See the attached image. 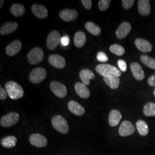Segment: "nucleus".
Masks as SVG:
<instances>
[{
    "instance_id": "nucleus-1",
    "label": "nucleus",
    "mask_w": 155,
    "mask_h": 155,
    "mask_svg": "<svg viewBox=\"0 0 155 155\" xmlns=\"http://www.w3.org/2000/svg\"><path fill=\"white\" fill-rule=\"evenodd\" d=\"M5 90L12 100H18L24 95L22 87L16 82L9 81L5 84Z\"/></svg>"
},
{
    "instance_id": "nucleus-30",
    "label": "nucleus",
    "mask_w": 155,
    "mask_h": 155,
    "mask_svg": "<svg viewBox=\"0 0 155 155\" xmlns=\"http://www.w3.org/2000/svg\"><path fill=\"white\" fill-rule=\"evenodd\" d=\"M140 60L145 66L151 69L155 70V59L147 55H141Z\"/></svg>"
},
{
    "instance_id": "nucleus-16",
    "label": "nucleus",
    "mask_w": 155,
    "mask_h": 155,
    "mask_svg": "<svg viewBox=\"0 0 155 155\" xmlns=\"http://www.w3.org/2000/svg\"><path fill=\"white\" fill-rule=\"evenodd\" d=\"M134 43L137 49L144 53L150 52L153 49V46L151 43L148 41L142 38L136 39Z\"/></svg>"
},
{
    "instance_id": "nucleus-13",
    "label": "nucleus",
    "mask_w": 155,
    "mask_h": 155,
    "mask_svg": "<svg viewBox=\"0 0 155 155\" xmlns=\"http://www.w3.org/2000/svg\"><path fill=\"white\" fill-rule=\"evenodd\" d=\"M131 25L129 22L125 21L121 23L117 28L116 32L117 38L118 39H124L127 36L131 31Z\"/></svg>"
},
{
    "instance_id": "nucleus-21",
    "label": "nucleus",
    "mask_w": 155,
    "mask_h": 155,
    "mask_svg": "<svg viewBox=\"0 0 155 155\" xmlns=\"http://www.w3.org/2000/svg\"><path fill=\"white\" fill-rule=\"evenodd\" d=\"M68 107L70 111L76 116H81L85 113V110L83 106L75 101H69Z\"/></svg>"
},
{
    "instance_id": "nucleus-8",
    "label": "nucleus",
    "mask_w": 155,
    "mask_h": 155,
    "mask_svg": "<svg viewBox=\"0 0 155 155\" xmlns=\"http://www.w3.org/2000/svg\"><path fill=\"white\" fill-rule=\"evenodd\" d=\"M51 91L59 98H64L67 94V90L65 85L57 81H53L50 83Z\"/></svg>"
},
{
    "instance_id": "nucleus-12",
    "label": "nucleus",
    "mask_w": 155,
    "mask_h": 155,
    "mask_svg": "<svg viewBox=\"0 0 155 155\" xmlns=\"http://www.w3.org/2000/svg\"><path fill=\"white\" fill-rule=\"evenodd\" d=\"M21 48V41L18 40H15L6 47V54L9 56H14L20 52Z\"/></svg>"
},
{
    "instance_id": "nucleus-33",
    "label": "nucleus",
    "mask_w": 155,
    "mask_h": 155,
    "mask_svg": "<svg viewBox=\"0 0 155 155\" xmlns=\"http://www.w3.org/2000/svg\"><path fill=\"white\" fill-rule=\"evenodd\" d=\"M111 0H100L98 2V8L100 11H105L110 5Z\"/></svg>"
},
{
    "instance_id": "nucleus-5",
    "label": "nucleus",
    "mask_w": 155,
    "mask_h": 155,
    "mask_svg": "<svg viewBox=\"0 0 155 155\" xmlns=\"http://www.w3.org/2000/svg\"><path fill=\"white\" fill-rule=\"evenodd\" d=\"M47 77V71L44 68L38 67L31 71L29 76V79L31 83L38 84L44 81Z\"/></svg>"
},
{
    "instance_id": "nucleus-28",
    "label": "nucleus",
    "mask_w": 155,
    "mask_h": 155,
    "mask_svg": "<svg viewBox=\"0 0 155 155\" xmlns=\"http://www.w3.org/2000/svg\"><path fill=\"white\" fill-rule=\"evenodd\" d=\"M85 28L87 31L91 33V35L97 36H99L101 33V29L100 27L95 24V23L91 21H88L84 25Z\"/></svg>"
},
{
    "instance_id": "nucleus-29",
    "label": "nucleus",
    "mask_w": 155,
    "mask_h": 155,
    "mask_svg": "<svg viewBox=\"0 0 155 155\" xmlns=\"http://www.w3.org/2000/svg\"><path fill=\"white\" fill-rule=\"evenodd\" d=\"M136 128L139 134L142 136H145L149 133L148 126L144 120H139L136 122Z\"/></svg>"
},
{
    "instance_id": "nucleus-15",
    "label": "nucleus",
    "mask_w": 155,
    "mask_h": 155,
    "mask_svg": "<svg viewBox=\"0 0 155 155\" xmlns=\"http://www.w3.org/2000/svg\"><path fill=\"white\" fill-rule=\"evenodd\" d=\"M31 10L33 15L40 19H44L48 16V10L45 6L35 4L31 6Z\"/></svg>"
},
{
    "instance_id": "nucleus-7",
    "label": "nucleus",
    "mask_w": 155,
    "mask_h": 155,
    "mask_svg": "<svg viewBox=\"0 0 155 155\" xmlns=\"http://www.w3.org/2000/svg\"><path fill=\"white\" fill-rule=\"evenodd\" d=\"M61 41V34L56 30H53L48 34L47 39V47L50 50H54Z\"/></svg>"
},
{
    "instance_id": "nucleus-41",
    "label": "nucleus",
    "mask_w": 155,
    "mask_h": 155,
    "mask_svg": "<svg viewBox=\"0 0 155 155\" xmlns=\"http://www.w3.org/2000/svg\"><path fill=\"white\" fill-rule=\"evenodd\" d=\"M0 4H1V5H0V9H1V8H2V7L3 4H4V1H3V0H1V1H0Z\"/></svg>"
},
{
    "instance_id": "nucleus-9",
    "label": "nucleus",
    "mask_w": 155,
    "mask_h": 155,
    "mask_svg": "<svg viewBox=\"0 0 155 155\" xmlns=\"http://www.w3.org/2000/svg\"><path fill=\"white\" fill-rule=\"evenodd\" d=\"M135 132V127L132 122L129 121H124L119 127L118 133L122 137L132 135Z\"/></svg>"
},
{
    "instance_id": "nucleus-6",
    "label": "nucleus",
    "mask_w": 155,
    "mask_h": 155,
    "mask_svg": "<svg viewBox=\"0 0 155 155\" xmlns=\"http://www.w3.org/2000/svg\"><path fill=\"white\" fill-rule=\"evenodd\" d=\"M28 61L32 65L37 64L43 61L44 52L40 47H35L30 51L27 55Z\"/></svg>"
},
{
    "instance_id": "nucleus-11",
    "label": "nucleus",
    "mask_w": 155,
    "mask_h": 155,
    "mask_svg": "<svg viewBox=\"0 0 155 155\" xmlns=\"http://www.w3.org/2000/svg\"><path fill=\"white\" fill-rule=\"evenodd\" d=\"M59 16L66 22H70L76 20L78 16V12L72 9H64L59 12Z\"/></svg>"
},
{
    "instance_id": "nucleus-42",
    "label": "nucleus",
    "mask_w": 155,
    "mask_h": 155,
    "mask_svg": "<svg viewBox=\"0 0 155 155\" xmlns=\"http://www.w3.org/2000/svg\"><path fill=\"white\" fill-rule=\"evenodd\" d=\"M153 94H154V95H155V89L154 90V91H153Z\"/></svg>"
},
{
    "instance_id": "nucleus-37",
    "label": "nucleus",
    "mask_w": 155,
    "mask_h": 155,
    "mask_svg": "<svg viewBox=\"0 0 155 155\" xmlns=\"http://www.w3.org/2000/svg\"><path fill=\"white\" fill-rule=\"evenodd\" d=\"M8 93L6 90L4 89L1 86H0V100H5L7 98Z\"/></svg>"
},
{
    "instance_id": "nucleus-39",
    "label": "nucleus",
    "mask_w": 155,
    "mask_h": 155,
    "mask_svg": "<svg viewBox=\"0 0 155 155\" xmlns=\"http://www.w3.org/2000/svg\"><path fill=\"white\" fill-rule=\"evenodd\" d=\"M148 83L150 86L155 87V74L150 76L148 79Z\"/></svg>"
},
{
    "instance_id": "nucleus-2",
    "label": "nucleus",
    "mask_w": 155,
    "mask_h": 155,
    "mask_svg": "<svg viewBox=\"0 0 155 155\" xmlns=\"http://www.w3.org/2000/svg\"><path fill=\"white\" fill-rule=\"evenodd\" d=\"M96 71L104 77L109 76H114L120 77L121 76V71L116 67L112 66L109 64H100L95 67Z\"/></svg>"
},
{
    "instance_id": "nucleus-3",
    "label": "nucleus",
    "mask_w": 155,
    "mask_h": 155,
    "mask_svg": "<svg viewBox=\"0 0 155 155\" xmlns=\"http://www.w3.org/2000/svg\"><path fill=\"white\" fill-rule=\"evenodd\" d=\"M54 128L62 134H67L69 131V127L66 120L60 115L53 117L51 120Z\"/></svg>"
},
{
    "instance_id": "nucleus-14",
    "label": "nucleus",
    "mask_w": 155,
    "mask_h": 155,
    "mask_svg": "<svg viewBox=\"0 0 155 155\" xmlns=\"http://www.w3.org/2000/svg\"><path fill=\"white\" fill-rule=\"evenodd\" d=\"M48 61L52 66L58 69L64 68L66 64L65 59L58 54L51 55L48 58Z\"/></svg>"
},
{
    "instance_id": "nucleus-17",
    "label": "nucleus",
    "mask_w": 155,
    "mask_h": 155,
    "mask_svg": "<svg viewBox=\"0 0 155 155\" xmlns=\"http://www.w3.org/2000/svg\"><path fill=\"white\" fill-rule=\"evenodd\" d=\"M18 27V24L14 21H8L3 24L0 27V34L6 35L15 32Z\"/></svg>"
},
{
    "instance_id": "nucleus-26",
    "label": "nucleus",
    "mask_w": 155,
    "mask_h": 155,
    "mask_svg": "<svg viewBox=\"0 0 155 155\" xmlns=\"http://www.w3.org/2000/svg\"><path fill=\"white\" fill-rule=\"evenodd\" d=\"M104 81L106 84L111 89L116 90L119 87L120 79L118 77L114 76H109L104 77Z\"/></svg>"
},
{
    "instance_id": "nucleus-23",
    "label": "nucleus",
    "mask_w": 155,
    "mask_h": 155,
    "mask_svg": "<svg viewBox=\"0 0 155 155\" xmlns=\"http://www.w3.org/2000/svg\"><path fill=\"white\" fill-rule=\"evenodd\" d=\"M122 118L121 113L120 111L113 109L111 110L109 116V123L111 127H116L120 122Z\"/></svg>"
},
{
    "instance_id": "nucleus-27",
    "label": "nucleus",
    "mask_w": 155,
    "mask_h": 155,
    "mask_svg": "<svg viewBox=\"0 0 155 155\" xmlns=\"http://www.w3.org/2000/svg\"><path fill=\"white\" fill-rule=\"evenodd\" d=\"M17 139L15 136H9L4 137L1 141V144L2 147L7 148H11L16 146Z\"/></svg>"
},
{
    "instance_id": "nucleus-20",
    "label": "nucleus",
    "mask_w": 155,
    "mask_h": 155,
    "mask_svg": "<svg viewBox=\"0 0 155 155\" xmlns=\"http://www.w3.org/2000/svg\"><path fill=\"white\" fill-rule=\"evenodd\" d=\"M75 90L77 94L82 98L87 99L90 96L89 89L83 83L77 82L75 84Z\"/></svg>"
},
{
    "instance_id": "nucleus-10",
    "label": "nucleus",
    "mask_w": 155,
    "mask_h": 155,
    "mask_svg": "<svg viewBox=\"0 0 155 155\" xmlns=\"http://www.w3.org/2000/svg\"><path fill=\"white\" fill-rule=\"evenodd\" d=\"M29 141L33 146L39 148L45 147L48 143L47 140L45 136L39 133L31 134L29 137Z\"/></svg>"
},
{
    "instance_id": "nucleus-24",
    "label": "nucleus",
    "mask_w": 155,
    "mask_h": 155,
    "mask_svg": "<svg viewBox=\"0 0 155 155\" xmlns=\"http://www.w3.org/2000/svg\"><path fill=\"white\" fill-rule=\"evenodd\" d=\"M10 12L14 16L21 17L25 13V8L21 4H13L10 7Z\"/></svg>"
},
{
    "instance_id": "nucleus-22",
    "label": "nucleus",
    "mask_w": 155,
    "mask_h": 155,
    "mask_svg": "<svg viewBox=\"0 0 155 155\" xmlns=\"http://www.w3.org/2000/svg\"><path fill=\"white\" fill-rule=\"evenodd\" d=\"M79 77L81 79L82 83L84 85L87 86L90 83V80L94 79L95 78V75L94 72L91 71L90 70L84 68L82 70L79 72Z\"/></svg>"
},
{
    "instance_id": "nucleus-31",
    "label": "nucleus",
    "mask_w": 155,
    "mask_h": 155,
    "mask_svg": "<svg viewBox=\"0 0 155 155\" xmlns=\"http://www.w3.org/2000/svg\"><path fill=\"white\" fill-rule=\"evenodd\" d=\"M143 113L147 117L155 116V104L153 102H148L144 106Z\"/></svg>"
},
{
    "instance_id": "nucleus-40",
    "label": "nucleus",
    "mask_w": 155,
    "mask_h": 155,
    "mask_svg": "<svg viewBox=\"0 0 155 155\" xmlns=\"http://www.w3.org/2000/svg\"><path fill=\"white\" fill-rule=\"evenodd\" d=\"M61 45L64 46L68 45L70 43V39L68 36H64L61 39Z\"/></svg>"
},
{
    "instance_id": "nucleus-34",
    "label": "nucleus",
    "mask_w": 155,
    "mask_h": 155,
    "mask_svg": "<svg viewBox=\"0 0 155 155\" xmlns=\"http://www.w3.org/2000/svg\"><path fill=\"white\" fill-rule=\"evenodd\" d=\"M97 59L100 62H107L109 61V58L104 52H99L97 54Z\"/></svg>"
},
{
    "instance_id": "nucleus-4",
    "label": "nucleus",
    "mask_w": 155,
    "mask_h": 155,
    "mask_svg": "<svg viewBox=\"0 0 155 155\" xmlns=\"http://www.w3.org/2000/svg\"><path fill=\"white\" fill-rule=\"evenodd\" d=\"M19 120L20 116L18 113L11 112L1 118L0 124L2 127H11L17 124Z\"/></svg>"
},
{
    "instance_id": "nucleus-38",
    "label": "nucleus",
    "mask_w": 155,
    "mask_h": 155,
    "mask_svg": "<svg viewBox=\"0 0 155 155\" xmlns=\"http://www.w3.org/2000/svg\"><path fill=\"white\" fill-rule=\"evenodd\" d=\"M84 7L87 9H90L92 6V1L91 0H82L81 1Z\"/></svg>"
},
{
    "instance_id": "nucleus-19",
    "label": "nucleus",
    "mask_w": 155,
    "mask_h": 155,
    "mask_svg": "<svg viewBox=\"0 0 155 155\" xmlns=\"http://www.w3.org/2000/svg\"><path fill=\"white\" fill-rule=\"evenodd\" d=\"M138 10L139 13L143 16H148L150 13V4L149 0H139Z\"/></svg>"
},
{
    "instance_id": "nucleus-32",
    "label": "nucleus",
    "mask_w": 155,
    "mask_h": 155,
    "mask_svg": "<svg viewBox=\"0 0 155 155\" xmlns=\"http://www.w3.org/2000/svg\"><path fill=\"white\" fill-rule=\"evenodd\" d=\"M109 50L111 53L118 56L123 55L125 52V48L122 45L118 44H114L110 45Z\"/></svg>"
},
{
    "instance_id": "nucleus-36",
    "label": "nucleus",
    "mask_w": 155,
    "mask_h": 155,
    "mask_svg": "<svg viewBox=\"0 0 155 155\" xmlns=\"http://www.w3.org/2000/svg\"><path fill=\"white\" fill-rule=\"evenodd\" d=\"M118 66L119 67L120 70L122 71V72H125L127 71V64L126 61L122 59H120L117 61Z\"/></svg>"
},
{
    "instance_id": "nucleus-25",
    "label": "nucleus",
    "mask_w": 155,
    "mask_h": 155,
    "mask_svg": "<svg viewBox=\"0 0 155 155\" xmlns=\"http://www.w3.org/2000/svg\"><path fill=\"white\" fill-rule=\"evenodd\" d=\"M86 41V36L82 31H78L75 34L74 43L77 48H82L85 45Z\"/></svg>"
},
{
    "instance_id": "nucleus-35",
    "label": "nucleus",
    "mask_w": 155,
    "mask_h": 155,
    "mask_svg": "<svg viewBox=\"0 0 155 155\" xmlns=\"http://www.w3.org/2000/svg\"><path fill=\"white\" fill-rule=\"evenodd\" d=\"M134 2V0H123L122 1V6L124 9H129L133 6Z\"/></svg>"
},
{
    "instance_id": "nucleus-18",
    "label": "nucleus",
    "mask_w": 155,
    "mask_h": 155,
    "mask_svg": "<svg viewBox=\"0 0 155 155\" xmlns=\"http://www.w3.org/2000/svg\"><path fill=\"white\" fill-rule=\"evenodd\" d=\"M130 70L134 78L137 81H142L145 78L144 71L138 63L133 62L130 64Z\"/></svg>"
}]
</instances>
